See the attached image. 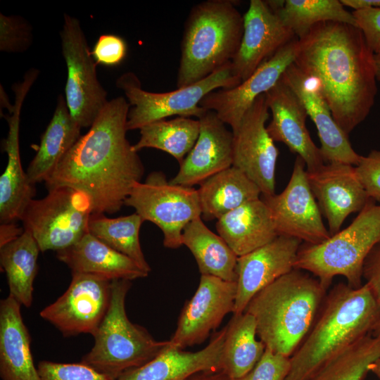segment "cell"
Instances as JSON below:
<instances>
[{
  "mask_svg": "<svg viewBox=\"0 0 380 380\" xmlns=\"http://www.w3.org/2000/svg\"><path fill=\"white\" fill-rule=\"evenodd\" d=\"M129 108L123 96L108 101L45 182L47 189L66 186L84 192L92 213L118 212L145 171L126 137Z\"/></svg>",
  "mask_w": 380,
  "mask_h": 380,
  "instance_id": "obj_1",
  "label": "cell"
},
{
  "mask_svg": "<svg viewBox=\"0 0 380 380\" xmlns=\"http://www.w3.org/2000/svg\"><path fill=\"white\" fill-rule=\"evenodd\" d=\"M293 63L317 78L333 117L348 134L369 115L377 94L374 53L353 25L327 21L298 39Z\"/></svg>",
  "mask_w": 380,
  "mask_h": 380,
  "instance_id": "obj_2",
  "label": "cell"
},
{
  "mask_svg": "<svg viewBox=\"0 0 380 380\" xmlns=\"http://www.w3.org/2000/svg\"><path fill=\"white\" fill-rule=\"evenodd\" d=\"M320 314L290 357L285 380H306L324 364L372 332L380 319V305L368 286L336 285L327 294Z\"/></svg>",
  "mask_w": 380,
  "mask_h": 380,
  "instance_id": "obj_3",
  "label": "cell"
},
{
  "mask_svg": "<svg viewBox=\"0 0 380 380\" xmlns=\"http://www.w3.org/2000/svg\"><path fill=\"white\" fill-rule=\"evenodd\" d=\"M327 289L293 269L258 292L244 312L255 319L266 348L291 357L312 329Z\"/></svg>",
  "mask_w": 380,
  "mask_h": 380,
  "instance_id": "obj_4",
  "label": "cell"
},
{
  "mask_svg": "<svg viewBox=\"0 0 380 380\" xmlns=\"http://www.w3.org/2000/svg\"><path fill=\"white\" fill-rule=\"evenodd\" d=\"M243 33V16L229 0L194 6L184 23L177 87L196 83L232 62Z\"/></svg>",
  "mask_w": 380,
  "mask_h": 380,
  "instance_id": "obj_5",
  "label": "cell"
},
{
  "mask_svg": "<svg viewBox=\"0 0 380 380\" xmlns=\"http://www.w3.org/2000/svg\"><path fill=\"white\" fill-rule=\"evenodd\" d=\"M131 281L114 279L108 310L94 334V344L80 362L110 380L143 366L170 345L157 341L143 327L132 323L125 311V298Z\"/></svg>",
  "mask_w": 380,
  "mask_h": 380,
  "instance_id": "obj_6",
  "label": "cell"
},
{
  "mask_svg": "<svg viewBox=\"0 0 380 380\" xmlns=\"http://www.w3.org/2000/svg\"><path fill=\"white\" fill-rule=\"evenodd\" d=\"M380 242V205L369 199L346 229L319 244L300 246L294 269L313 274L327 289L336 276L353 288L362 285L365 260Z\"/></svg>",
  "mask_w": 380,
  "mask_h": 380,
  "instance_id": "obj_7",
  "label": "cell"
},
{
  "mask_svg": "<svg viewBox=\"0 0 380 380\" xmlns=\"http://www.w3.org/2000/svg\"><path fill=\"white\" fill-rule=\"evenodd\" d=\"M241 82L234 75L232 62H229L205 79L172 91H146L141 88L137 76L132 72L120 75L116 86L123 91L132 106L127 115L128 131L140 129L148 124L174 115L198 118L206 110L200 106L205 96L217 89L235 87Z\"/></svg>",
  "mask_w": 380,
  "mask_h": 380,
  "instance_id": "obj_8",
  "label": "cell"
},
{
  "mask_svg": "<svg viewBox=\"0 0 380 380\" xmlns=\"http://www.w3.org/2000/svg\"><path fill=\"white\" fill-rule=\"evenodd\" d=\"M93 213L90 198L66 186L48 189L41 199H32L21 221L24 230L36 240L40 251H61L77 243L88 232Z\"/></svg>",
  "mask_w": 380,
  "mask_h": 380,
  "instance_id": "obj_9",
  "label": "cell"
},
{
  "mask_svg": "<svg viewBox=\"0 0 380 380\" xmlns=\"http://www.w3.org/2000/svg\"><path fill=\"white\" fill-rule=\"evenodd\" d=\"M125 205L133 208L144 221L157 225L168 248H179L184 227L201 217L197 189L173 184L160 171L151 172L144 182L136 183Z\"/></svg>",
  "mask_w": 380,
  "mask_h": 380,
  "instance_id": "obj_10",
  "label": "cell"
},
{
  "mask_svg": "<svg viewBox=\"0 0 380 380\" xmlns=\"http://www.w3.org/2000/svg\"><path fill=\"white\" fill-rule=\"evenodd\" d=\"M60 36L68 70L65 101L76 123L89 128L108 102L107 92L98 80L97 64L79 20L64 13Z\"/></svg>",
  "mask_w": 380,
  "mask_h": 380,
  "instance_id": "obj_11",
  "label": "cell"
},
{
  "mask_svg": "<svg viewBox=\"0 0 380 380\" xmlns=\"http://www.w3.org/2000/svg\"><path fill=\"white\" fill-rule=\"evenodd\" d=\"M305 163L296 156L290 180L279 194L262 199L270 213L278 236L293 237L308 244H319L330 238L321 211L310 188Z\"/></svg>",
  "mask_w": 380,
  "mask_h": 380,
  "instance_id": "obj_12",
  "label": "cell"
},
{
  "mask_svg": "<svg viewBox=\"0 0 380 380\" xmlns=\"http://www.w3.org/2000/svg\"><path fill=\"white\" fill-rule=\"evenodd\" d=\"M112 280L72 272L65 293L40 312L64 336L96 331L110 304Z\"/></svg>",
  "mask_w": 380,
  "mask_h": 380,
  "instance_id": "obj_13",
  "label": "cell"
},
{
  "mask_svg": "<svg viewBox=\"0 0 380 380\" xmlns=\"http://www.w3.org/2000/svg\"><path fill=\"white\" fill-rule=\"evenodd\" d=\"M265 94L259 96L241 119L234 134L232 166L241 170L264 196L275 192L279 151L265 123L269 118Z\"/></svg>",
  "mask_w": 380,
  "mask_h": 380,
  "instance_id": "obj_14",
  "label": "cell"
},
{
  "mask_svg": "<svg viewBox=\"0 0 380 380\" xmlns=\"http://www.w3.org/2000/svg\"><path fill=\"white\" fill-rule=\"evenodd\" d=\"M236 281L201 275L194 296L184 305L177 328L169 340L172 346L184 349L204 342L224 317L233 313Z\"/></svg>",
  "mask_w": 380,
  "mask_h": 380,
  "instance_id": "obj_15",
  "label": "cell"
},
{
  "mask_svg": "<svg viewBox=\"0 0 380 380\" xmlns=\"http://www.w3.org/2000/svg\"><path fill=\"white\" fill-rule=\"evenodd\" d=\"M39 71L28 70L21 82L15 83L12 89L15 93V103L4 115L8 125V134L2 141V148L7 153L8 160L4 172L0 177V222H15L22 215L35 194L34 185L25 172L20 159L19 131L20 112L23 101Z\"/></svg>",
  "mask_w": 380,
  "mask_h": 380,
  "instance_id": "obj_16",
  "label": "cell"
},
{
  "mask_svg": "<svg viewBox=\"0 0 380 380\" xmlns=\"http://www.w3.org/2000/svg\"><path fill=\"white\" fill-rule=\"evenodd\" d=\"M298 40L295 37L281 47L238 86L211 91L201 100L200 106L215 111L224 124L231 127L233 134L236 133L243 115L255 100L271 89L294 62Z\"/></svg>",
  "mask_w": 380,
  "mask_h": 380,
  "instance_id": "obj_17",
  "label": "cell"
},
{
  "mask_svg": "<svg viewBox=\"0 0 380 380\" xmlns=\"http://www.w3.org/2000/svg\"><path fill=\"white\" fill-rule=\"evenodd\" d=\"M295 37L267 1L251 0L241 45L232 61L234 75L244 81Z\"/></svg>",
  "mask_w": 380,
  "mask_h": 380,
  "instance_id": "obj_18",
  "label": "cell"
},
{
  "mask_svg": "<svg viewBox=\"0 0 380 380\" xmlns=\"http://www.w3.org/2000/svg\"><path fill=\"white\" fill-rule=\"evenodd\" d=\"M281 80L295 93L314 122L324 162L357 165L362 156L355 151L348 136L336 122L319 81L303 72L293 63L286 68Z\"/></svg>",
  "mask_w": 380,
  "mask_h": 380,
  "instance_id": "obj_19",
  "label": "cell"
},
{
  "mask_svg": "<svg viewBox=\"0 0 380 380\" xmlns=\"http://www.w3.org/2000/svg\"><path fill=\"white\" fill-rule=\"evenodd\" d=\"M301 242L296 238L278 236L270 243L238 257L233 315L243 313L258 292L294 269Z\"/></svg>",
  "mask_w": 380,
  "mask_h": 380,
  "instance_id": "obj_20",
  "label": "cell"
},
{
  "mask_svg": "<svg viewBox=\"0 0 380 380\" xmlns=\"http://www.w3.org/2000/svg\"><path fill=\"white\" fill-rule=\"evenodd\" d=\"M306 172L312 194L327 220L331 236L340 231L350 214L360 212L370 199L353 165L329 163Z\"/></svg>",
  "mask_w": 380,
  "mask_h": 380,
  "instance_id": "obj_21",
  "label": "cell"
},
{
  "mask_svg": "<svg viewBox=\"0 0 380 380\" xmlns=\"http://www.w3.org/2000/svg\"><path fill=\"white\" fill-rule=\"evenodd\" d=\"M198 137L170 180L177 185L193 187L232 166L234 134L213 110H206L198 118Z\"/></svg>",
  "mask_w": 380,
  "mask_h": 380,
  "instance_id": "obj_22",
  "label": "cell"
},
{
  "mask_svg": "<svg viewBox=\"0 0 380 380\" xmlns=\"http://www.w3.org/2000/svg\"><path fill=\"white\" fill-rule=\"evenodd\" d=\"M265 95L272 113L267 130L272 140L284 143L300 156L307 166V172L324 165L320 149L307 129L305 108L295 93L281 79Z\"/></svg>",
  "mask_w": 380,
  "mask_h": 380,
  "instance_id": "obj_23",
  "label": "cell"
},
{
  "mask_svg": "<svg viewBox=\"0 0 380 380\" xmlns=\"http://www.w3.org/2000/svg\"><path fill=\"white\" fill-rule=\"evenodd\" d=\"M226 327L216 332L203 349L186 351L170 345L141 367L122 374L117 380H189L203 372L221 371Z\"/></svg>",
  "mask_w": 380,
  "mask_h": 380,
  "instance_id": "obj_24",
  "label": "cell"
},
{
  "mask_svg": "<svg viewBox=\"0 0 380 380\" xmlns=\"http://www.w3.org/2000/svg\"><path fill=\"white\" fill-rule=\"evenodd\" d=\"M56 257L72 272L92 274L109 280L132 281L149 274L131 258L89 233L71 246L57 251Z\"/></svg>",
  "mask_w": 380,
  "mask_h": 380,
  "instance_id": "obj_25",
  "label": "cell"
},
{
  "mask_svg": "<svg viewBox=\"0 0 380 380\" xmlns=\"http://www.w3.org/2000/svg\"><path fill=\"white\" fill-rule=\"evenodd\" d=\"M20 304L13 297L0 303V375L2 380H41L31 353V338Z\"/></svg>",
  "mask_w": 380,
  "mask_h": 380,
  "instance_id": "obj_26",
  "label": "cell"
},
{
  "mask_svg": "<svg viewBox=\"0 0 380 380\" xmlns=\"http://www.w3.org/2000/svg\"><path fill=\"white\" fill-rule=\"evenodd\" d=\"M216 229L238 257L278 236L269 209L260 198L246 203L221 217L216 222Z\"/></svg>",
  "mask_w": 380,
  "mask_h": 380,
  "instance_id": "obj_27",
  "label": "cell"
},
{
  "mask_svg": "<svg viewBox=\"0 0 380 380\" xmlns=\"http://www.w3.org/2000/svg\"><path fill=\"white\" fill-rule=\"evenodd\" d=\"M81 127L71 116L65 99L59 95L48 126L41 137L37 153L31 160L27 175L34 185L46 182L58 163L81 137Z\"/></svg>",
  "mask_w": 380,
  "mask_h": 380,
  "instance_id": "obj_28",
  "label": "cell"
},
{
  "mask_svg": "<svg viewBox=\"0 0 380 380\" xmlns=\"http://www.w3.org/2000/svg\"><path fill=\"white\" fill-rule=\"evenodd\" d=\"M201 216L218 220L229 212L260 198L259 187L241 170L232 166L205 180L197 189Z\"/></svg>",
  "mask_w": 380,
  "mask_h": 380,
  "instance_id": "obj_29",
  "label": "cell"
},
{
  "mask_svg": "<svg viewBox=\"0 0 380 380\" xmlns=\"http://www.w3.org/2000/svg\"><path fill=\"white\" fill-rule=\"evenodd\" d=\"M182 243L193 254L201 275L237 281L238 256L219 234L209 229L201 217L184 227Z\"/></svg>",
  "mask_w": 380,
  "mask_h": 380,
  "instance_id": "obj_30",
  "label": "cell"
},
{
  "mask_svg": "<svg viewBox=\"0 0 380 380\" xmlns=\"http://www.w3.org/2000/svg\"><path fill=\"white\" fill-rule=\"evenodd\" d=\"M257 336L255 321L251 314L233 315L226 326L221 369L230 379L246 374L262 357L266 347Z\"/></svg>",
  "mask_w": 380,
  "mask_h": 380,
  "instance_id": "obj_31",
  "label": "cell"
},
{
  "mask_svg": "<svg viewBox=\"0 0 380 380\" xmlns=\"http://www.w3.org/2000/svg\"><path fill=\"white\" fill-rule=\"evenodd\" d=\"M39 251L36 240L26 230L15 240L0 247L1 267L6 274L9 296L25 307H30L32 303Z\"/></svg>",
  "mask_w": 380,
  "mask_h": 380,
  "instance_id": "obj_32",
  "label": "cell"
},
{
  "mask_svg": "<svg viewBox=\"0 0 380 380\" xmlns=\"http://www.w3.org/2000/svg\"><path fill=\"white\" fill-rule=\"evenodd\" d=\"M284 25L298 39L305 35L315 25L327 21L357 26L352 12L338 0L267 1Z\"/></svg>",
  "mask_w": 380,
  "mask_h": 380,
  "instance_id": "obj_33",
  "label": "cell"
},
{
  "mask_svg": "<svg viewBox=\"0 0 380 380\" xmlns=\"http://www.w3.org/2000/svg\"><path fill=\"white\" fill-rule=\"evenodd\" d=\"M199 129V120L190 118L156 121L139 129L140 139L133 148L137 152L145 148L165 151L180 164L194 147Z\"/></svg>",
  "mask_w": 380,
  "mask_h": 380,
  "instance_id": "obj_34",
  "label": "cell"
},
{
  "mask_svg": "<svg viewBox=\"0 0 380 380\" xmlns=\"http://www.w3.org/2000/svg\"><path fill=\"white\" fill-rule=\"evenodd\" d=\"M144 222L137 213L115 218L92 213L89 220L88 232L129 257L149 273L151 267L143 253L139 240V231Z\"/></svg>",
  "mask_w": 380,
  "mask_h": 380,
  "instance_id": "obj_35",
  "label": "cell"
},
{
  "mask_svg": "<svg viewBox=\"0 0 380 380\" xmlns=\"http://www.w3.org/2000/svg\"><path fill=\"white\" fill-rule=\"evenodd\" d=\"M380 357V334L355 342L317 369L306 380H363Z\"/></svg>",
  "mask_w": 380,
  "mask_h": 380,
  "instance_id": "obj_36",
  "label": "cell"
},
{
  "mask_svg": "<svg viewBox=\"0 0 380 380\" xmlns=\"http://www.w3.org/2000/svg\"><path fill=\"white\" fill-rule=\"evenodd\" d=\"M32 26L20 15L0 14V50L7 53H22L32 43Z\"/></svg>",
  "mask_w": 380,
  "mask_h": 380,
  "instance_id": "obj_37",
  "label": "cell"
},
{
  "mask_svg": "<svg viewBox=\"0 0 380 380\" xmlns=\"http://www.w3.org/2000/svg\"><path fill=\"white\" fill-rule=\"evenodd\" d=\"M41 380H110L91 367L82 363H58L47 360L37 366Z\"/></svg>",
  "mask_w": 380,
  "mask_h": 380,
  "instance_id": "obj_38",
  "label": "cell"
},
{
  "mask_svg": "<svg viewBox=\"0 0 380 380\" xmlns=\"http://www.w3.org/2000/svg\"><path fill=\"white\" fill-rule=\"evenodd\" d=\"M290 367V357L266 348L261 359L249 372L230 380H285Z\"/></svg>",
  "mask_w": 380,
  "mask_h": 380,
  "instance_id": "obj_39",
  "label": "cell"
},
{
  "mask_svg": "<svg viewBox=\"0 0 380 380\" xmlns=\"http://www.w3.org/2000/svg\"><path fill=\"white\" fill-rule=\"evenodd\" d=\"M355 171L369 198L380 203V150L362 156Z\"/></svg>",
  "mask_w": 380,
  "mask_h": 380,
  "instance_id": "obj_40",
  "label": "cell"
},
{
  "mask_svg": "<svg viewBox=\"0 0 380 380\" xmlns=\"http://www.w3.org/2000/svg\"><path fill=\"white\" fill-rule=\"evenodd\" d=\"M127 50V44L122 37L105 34L99 37L91 51V55L96 64L115 66L124 60Z\"/></svg>",
  "mask_w": 380,
  "mask_h": 380,
  "instance_id": "obj_41",
  "label": "cell"
},
{
  "mask_svg": "<svg viewBox=\"0 0 380 380\" xmlns=\"http://www.w3.org/2000/svg\"><path fill=\"white\" fill-rule=\"evenodd\" d=\"M357 27L374 54L380 53V8H369L352 12Z\"/></svg>",
  "mask_w": 380,
  "mask_h": 380,
  "instance_id": "obj_42",
  "label": "cell"
},
{
  "mask_svg": "<svg viewBox=\"0 0 380 380\" xmlns=\"http://www.w3.org/2000/svg\"><path fill=\"white\" fill-rule=\"evenodd\" d=\"M362 278L380 305V242L372 249L365 260Z\"/></svg>",
  "mask_w": 380,
  "mask_h": 380,
  "instance_id": "obj_43",
  "label": "cell"
},
{
  "mask_svg": "<svg viewBox=\"0 0 380 380\" xmlns=\"http://www.w3.org/2000/svg\"><path fill=\"white\" fill-rule=\"evenodd\" d=\"M24 232L15 222L1 223L0 226V247L20 236Z\"/></svg>",
  "mask_w": 380,
  "mask_h": 380,
  "instance_id": "obj_44",
  "label": "cell"
},
{
  "mask_svg": "<svg viewBox=\"0 0 380 380\" xmlns=\"http://www.w3.org/2000/svg\"><path fill=\"white\" fill-rule=\"evenodd\" d=\"M345 7H349L354 11L376 8H380V0H341Z\"/></svg>",
  "mask_w": 380,
  "mask_h": 380,
  "instance_id": "obj_45",
  "label": "cell"
},
{
  "mask_svg": "<svg viewBox=\"0 0 380 380\" xmlns=\"http://www.w3.org/2000/svg\"><path fill=\"white\" fill-rule=\"evenodd\" d=\"M189 380H230V379L222 371H216L201 373Z\"/></svg>",
  "mask_w": 380,
  "mask_h": 380,
  "instance_id": "obj_46",
  "label": "cell"
},
{
  "mask_svg": "<svg viewBox=\"0 0 380 380\" xmlns=\"http://www.w3.org/2000/svg\"><path fill=\"white\" fill-rule=\"evenodd\" d=\"M369 370L380 379V357L369 366Z\"/></svg>",
  "mask_w": 380,
  "mask_h": 380,
  "instance_id": "obj_47",
  "label": "cell"
},
{
  "mask_svg": "<svg viewBox=\"0 0 380 380\" xmlns=\"http://www.w3.org/2000/svg\"><path fill=\"white\" fill-rule=\"evenodd\" d=\"M374 64L376 80L380 82V53L374 54Z\"/></svg>",
  "mask_w": 380,
  "mask_h": 380,
  "instance_id": "obj_48",
  "label": "cell"
},
{
  "mask_svg": "<svg viewBox=\"0 0 380 380\" xmlns=\"http://www.w3.org/2000/svg\"><path fill=\"white\" fill-rule=\"evenodd\" d=\"M372 333L374 335H379L380 334V319L378 321V322L375 324Z\"/></svg>",
  "mask_w": 380,
  "mask_h": 380,
  "instance_id": "obj_49",
  "label": "cell"
}]
</instances>
